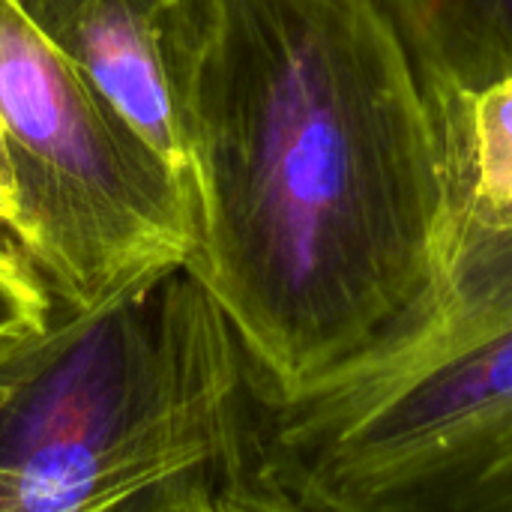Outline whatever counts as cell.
<instances>
[{
  "label": "cell",
  "instance_id": "cell-1",
  "mask_svg": "<svg viewBox=\"0 0 512 512\" xmlns=\"http://www.w3.org/2000/svg\"><path fill=\"white\" fill-rule=\"evenodd\" d=\"M195 177L186 270L252 396L291 399L399 330L456 228L444 111L381 0H171Z\"/></svg>",
  "mask_w": 512,
  "mask_h": 512
},
{
  "label": "cell",
  "instance_id": "cell-2",
  "mask_svg": "<svg viewBox=\"0 0 512 512\" xmlns=\"http://www.w3.org/2000/svg\"><path fill=\"white\" fill-rule=\"evenodd\" d=\"M252 381L186 270L0 339V512H153L246 468Z\"/></svg>",
  "mask_w": 512,
  "mask_h": 512
},
{
  "label": "cell",
  "instance_id": "cell-3",
  "mask_svg": "<svg viewBox=\"0 0 512 512\" xmlns=\"http://www.w3.org/2000/svg\"><path fill=\"white\" fill-rule=\"evenodd\" d=\"M243 471L312 512H512V222L459 213L399 330L291 399L252 396Z\"/></svg>",
  "mask_w": 512,
  "mask_h": 512
},
{
  "label": "cell",
  "instance_id": "cell-4",
  "mask_svg": "<svg viewBox=\"0 0 512 512\" xmlns=\"http://www.w3.org/2000/svg\"><path fill=\"white\" fill-rule=\"evenodd\" d=\"M0 129L6 231L54 300L96 309L189 264L192 195L15 0H0Z\"/></svg>",
  "mask_w": 512,
  "mask_h": 512
},
{
  "label": "cell",
  "instance_id": "cell-5",
  "mask_svg": "<svg viewBox=\"0 0 512 512\" xmlns=\"http://www.w3.org/2000/svg\"><path fill=\"white\" fill-rule=\"evenodd\" d=\"M195 201L192 156L168 69L171 0H15Z\"/></svg>",
  "mask_w": 512,
  "mask_h": 512
},
{
  "label": "cell",
  "instance_id": "cell-6",
  "mask_svg": "<svg viewBox=\"0 0 512 512\" xmlns=\"http://www.w3.org/2000/svg\"><path fill=\"white\" fill-rule=\"evenodd\" d=\"M438 102L512 75V0H381Z\"/></svg>",
  "mask_w": 512,
  "mask_h": 512
},
{
  "label": "cell",
  "instance_id": "cell-7",
  "mask_svg": "<svg viewBox=\"0 0 512 512\" xmlns=\"http://www.w3.org/2000/svg\"><path fill=\"white\" fill-rule=\"evenodd\" d=\"M456 207L477 222H512V75L441 102Z\"/></svg>",
  "mask_w": 512,
  "mask_h": 512
},
{
  "label": "cell",
  "instance_id": "cell-8",
  "mask_svg": "<svg viewBox=\"0 0 512 512\" xmlns=\"http://www.w3.org/2000/svg\"><path fill=\"white\" fill-rule=\"evenodd\" d=\"M54 297L24 255L0 246V339L48 321Z\"/></svg>",
  "mask_w": 512,
  "mask_h": 512
},
{
  "label": "cell",
  "instance_id": "cell-9",
  "mask_svg": "<svg viewBox=\"0 0 512 512\" xmlns=\"http://www.w3.org/2000/svg\"><path fill=\"white\" fill-rule=\"evenodd\" d=\"M216 504L219 512H312L288 495L261 486L246 471H234L216 483Z\"/></svg>",
  "mask_w": 512,
  "mask_h": 512
},
{
  "label": "cell",
  "instance_id": "cell-10",
  "mask_svg": "<svg viewBox=\"0 0 512 512\" xmlns=\"http://www.w3.org/2000/svg\"><path fill=\"white\" fill-rule=\"evenodd\" d=\"M216 483L219 480H192L174 495H168L153 512H219L216 504Z\"/></svg>",
  "mask_w": 512,
  "mask_h": 512
},
{
  "label": "cell",
  "instance_id": "cell-11",
  "mask_svg": "<svg viewBox=\"0 0 512 512\" xmlns=\"http://www.w3.org/2000/svg\"><path fill=\"white\" fill-rule=\"evenodd\" d=\"M12 213H15V192H12V171L6 159L3 129H0V225H9Z\"/></svg>",
  "mask_w": 512,
  "mask_h": 512
}]
</instances>
